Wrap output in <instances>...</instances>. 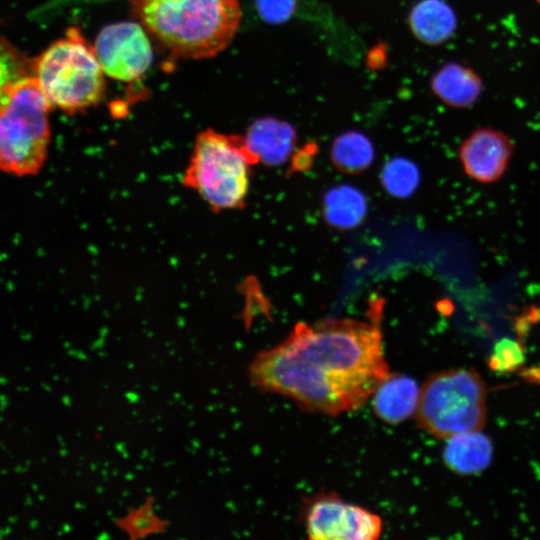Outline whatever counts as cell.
I'll list each match as a JSON object with an SVG mask.
<instances>
[{"instance_id":"cell-1","label":"cell","mask_w":540,"mask_h":540,"mask_svg":"<svg viewBox=\"0 0 540 540\" xmlns=\"http://www.w3.org/2000/svg\"><path fill=\"white\" fill-rule=\"evenodd\" d=\"M377 315L373 322L329 318L297 323L248 367L252 384L303 410L329 416L362 407L391 372Z\"/></svg>"},{"instance_id":"cell-2","label":"cell","mask_w":540,"mask_h":540,"mask_svg":"<svg viewBox=\"0 0 540 540\" xmlns=\"http://www.w3.org/2000/svg\"><path fill=\"white\" fill-rule=\"evenodd\" d=\"M131 6L154 39L184 58L216 56L241 22L238 0H131Z\"/></svg>"},{"instance_id":"cell-3","label":"cell","mask_w":540,"mask_h":540,"mask_svg":"<svg viewBox=\"0 0 540 540\" xmlns=\"http://www.w3.org/2000/svg\"><path fill=\"white\" fill-rule=\"evenodd\" d=\"M0 100L1 169L17 177L33 176L47 159L52 106L34 75L2 86Z\"/></svg>"},{"instance_id":"cell-4","label":"cell","mask_w":540,"mask_h":540,"mask_svg":"<svg viewBox=\"0 0 540 540\" xmlns=\"http://www.w3.org/2000/svg\"><path fill=\"white\" fill-rule=\"evenodd\" d=\"M254 164L244 137L206 129L195 139L182 181L215 212L239 209L245 205Z\"/></svg>"},{"instance_id":"cell-5","label":"cell","mask_w":540,"mask_h":540,"mask_svg":"<svg viewBox=\"0 0 540 540\" xmlns=\"http://www.w3.org/2000/svg\"><path fill=\"white\" fill-rule=\"evenodd\" d=\"M33 73L52 107L75 113L103 97L104 72L93 46L76 28L53 42L33 62Z\"/></svg>"},{"instance_id":"cell-6","label":"cell","mask_w":540,"mask_h":540,"mask_svg":"<svg viewBox=\"0 0 540 540\" xmlns=\"http://www.w3.org/2000/svg\"><path fill=\"white\" fill-rule=\"evenodd\" d=\"M486 417V386L472 369L434 373L420 388L415 418L422 429L437 438L481 430Z\"/></svg>"},{"instance_id":"cell-7","label":"cell","mask_w":540,"mask_h":540,"mask_svg":"<svg viewBox=\"0 0 540 540\" xmlns=\"http://www.w3.org/2000/svg\"><path fill=\"white\" fill-rule=\"evenodd\" d=\"M304 524L312 540H374L382 532L378 515L334 493L321 494L309 501Z\"/></svg>"},{"instance_id":"cell-8","label":"cell","mask_w":540,"mask_h":540,"mask_svg":"<svg viewBox=\"0 0 540 540\" xmlns=\"http://www.w3.org/2000/svg\"><path fill=\"white\" fill-rule=\"evenodd\" d=\"M141 23L109 24L98 33L93 46L105 75L130 82L141 77L153 59L151 43Z\"/></svg>"},{"instance_id":"cell-9","label":"cell","mask_w":540,"mask_h":540,"mask_svg":"<svg viewBox=\"0 0 540 540\" xmlns=\"http://www.w3.org/2000/svg\"><path fill=\"white\" fill-rule=\"evenodd\" d=\"M513 150V141L507 134L478 128L462 142L459 157L470 178L480 183H492L506 171Z\"/></svg>"},{"instance_id":"cell-10","label":"cell","mask_w":540,"mask_h":540,"mask_svg":"<svg viewBox=\"0 0 540 540\" xmlns=\"http://www.w3.org/2000/svg\"><path fill=\"white\" fill-rule=\"evenodd\" d=\"M244 138L257 163L276 166L292 153L296 132L290 124L266 117L255 120Z\"/></svg>"},{"instance_id":"cell-11","label":"cell","mask_w":540,"mask_h":540,"mask_svg":"<svg viewBox=\"0 0 540 540\" xmlns=\"http://www.w3.org/2000/svg\"><path fill=\"white\" fill-rule=\"evenodd\" d=\"M483 86L482 78L473 68L454 61L442 65L430 81L433 94L455 109L472 106L482 94Z\"/></svg>"},{"instance_id":"cell-12","label":"cell","mask_w":540,"mask_h":540,"mask_svg":"<svg viewBox=\"0 0 540 540\" xmlns=\"http://www.w3.org/2000/svg\"><path fill=\"white\" fill-rule=\"evenodd\" d=\"M419 396L420 387L414 379L390 373L374 391L372 407L379 419L397 424L415 415Z\"/></svg>"},{"instance_id":"cell-13","label":"cell","mask_w":540,"mask_h":540,"mask_svg":"<svg viewBox=\"0 0 540 540\" xmlns=\"http://www.w3.org/2000/svg\"><path fill=\"white\" fill-rule=\"evenodd\" d=\"M457 17L445 0H419L410 10L408 26L421 43L438 46L457 29Z\"/></svg>"},{"instance_id":"cell-14","label":"cell","mask_w":540,"mask_h":540,"mask_svg":"<svg viewBox=\"0 0 540 540\" xmlns=\"http://www.w3.org/2000/svg\"><path fill=\"white\" fill-rule=\"evenodd\" d=\"M493 447L480 430L460 433L448 438L443 459L448 468L462 475L484 470L491 462Z\"/></svg>"},{"instance_id":"cell-15","label":"cell","mask_w":540,"mask_h":540,"mask_svg":"<svg viewBox=\"0 0 540 540\" xmlns=\"http://www.w3.org/2000/svg\"><path fill=\"white\" fill-rule=\"evenodd\" d=\"M323 213L326 221L333 227L354 228L365 218L367 201L354 187L348 185L334 187L324 197Z\"/></svg>"},{"instance_id":"cell-16","label":"cell","mask_w":540,"mask_h":540,"mask_svg":"<svg viewBox=\"0 0 540 540\" xmlns=\"http://www.w3.org/2000/svg\"><path fill=\"white\" fill-rule=\"evenodd\" d=\"M113 523L130 540L163 534L170 526V521L157 513L153 494H147L140 504L128 507L125 513L113 519Z\"/></svg>"},{"instance_id":"cell-17","label":"cell","mask_w":540,"mask_h":540,"mask_svg":"<svg viewBox=\"0 0 540 540\" xmlns=\"http://www.w3.org/2000/svg\"><path fill=\"white\" fill-rule=\"evenodd\" d=\"M373 159V145L367 137L358 132L341 134L331 147V160L343 173H361L372 164Z\"/></svg>"},{"instance_id":"cell-18","label":"cell","mask_w":540,"mask_h":540,"mask_svg":"<svg viewBox=\"0 0 540 540\" xmlns=\"http://www.w3.org/2000/svg\"><path fill=\"white\" fill-rule=\"evenodd\" d=\"M419 174L416 166L404 158L391 160L383 169L384 188L393 196L410 195L417 186Z\"/></svg>"},{"instance_id":"cell-19","label":"cell","mask_w":540,"mask_h":540,"mask_svg":"<svg viewBox=\"0 0 540 540\" xmlns=\"http://www.w3.org/2000/svg\"><path fill=\"white\" fill-rule=\"evenodd\" d=\"M524 361V353L520 343L510 338L499 340L489 358V366L497 372H511Z\"/></svg>"},{"instance_id":"cell-20","label":"cell","mask_w":540,"mask_h":540,"mask_svg":"<svg viewBox=\"0 0 540 540\" xmlns=\"http://www.w3.org/2000/svg\"><path fill=\"white\" fill-rule=\"evenodd\" d=\"M256 7L265 21L282 23L294 13L296 0H256Z\"/></svg>"},{"instance_id":"cell-21","label":"cell","mask_w":540,"mask_h":540,"mask_svg":"<svg viewBox=\"0 0 540 540\" xmlns=\"http://www.w3.org/2000/svg\"><path fill=\"white\" fill-rule=\"evenodd\" d=\"M315 150L316 147L311 144L309 147L298 151L293 159L292 167L294 168V170L304 171L309 168L311 166L312 157Z\"/></svg>"},{"instance_id":"cell-22","label":"cell","mask_w":540,"mask_h":540,"mask_svg":"<svg viewBox=\"0 0 540 540\" xmlns=\"http://www.w3.org/2000/svg\"><path fill=\"white\" fill-rule=\"evenodd\" d=\"M525 374L527 375V379H535L537 377H540V368H535L533 370L525 371Z\"/></svg>"},{"instance_id":"cell-23","label":"cell","mask_w":540,"mask_h":540,"mask_svg":"<svg viewBox=\"0 0 540 540\" xmlns=\"http://www.w3.org/2000/svg\"><path fill=\"white\" fill-rule=\"evenodd\" d=\"M540 4V0H536Z\"/></svg>"}]
</instances>
